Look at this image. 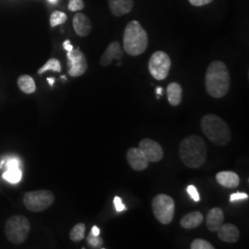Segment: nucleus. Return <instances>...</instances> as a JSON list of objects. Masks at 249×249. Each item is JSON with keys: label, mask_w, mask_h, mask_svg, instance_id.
<instances>
[{"label": "nucleus", "mask_w": 249, "mask_h": 249, "mask_svg": "<svg viewBox=\"0 0 249 249\" xmlns=\"http://www.w3.org/2000/svg\"><path fill=\"white\" fill-rule=\"evenodd\" d=\"M231 85V77L226 65L220 60L211 63L207 69L205 86L209 95L213 98H223Z\"/></svg>", "instance_id": "f257e3e1"}, {"label": "nucleus", "mask_w": 249, "mask_h": 249, "mask_svg": "<svg viewBox=\"0 0 249 249\" xmlns=\"http://www.w3.org/2000/svg\"><path fill=\"white\" fill-rule=\"evenodd\" d=\"M208 149L203 139L196 135L185 138L179 146V156L187 167L196 169L201 167L207 160Z\"/></svg>", "instance_id": "f03ea898"}, {"label": "nucleus", "mask_w": 249, "mask_h": 249, "mask_svg": "<svg viewBox=\"0 0 249 249\" xmlns=\"http://www.w3.org/2000/svg\"><path fill=\"white\" fill-rule=\"evenodd\" d=\"M201 129L206 137L217 146H224L230 142L231 129L226 122L220 116L209 114L202 117Z\"/></svg>", "instance_id": "7ed1b4c3"}, {"label": "nucleus", "mask_w": 249, "mask_h": 249, "mask_svg": "<svg viewBox=\"0 0 249 249\" xmlns=\"http://www.w3.org/2000/svg\"><path fill=\"white\" fill-rule=\"evenodd\" d=\"M124 52L137 56L144 53L149 45L147 32L137 20H131L125 26L123 38Z\"/></svg>", "instance_id": "20e7f679"}, {"label": "nucleus", "mask_w": 249, "mask_h": 249, "mask_svg": "<svg viewBox=\"0 0 249 249\" xmlns=\"http://www.w3.org/2000/svg\"><path fill=\"white\" fill-rule=\"evenodd\" d=\"M30 228V222L25 216L14 215L10 217L6 223V236L8 240L14 245L22 244L29 235Z\"/></svg>", "instance_id": "39448f33"}, {"label": "nucleus", "mask_w": 249, "mask_h": 249, "mask_svg": "<svg viewBox=\"0 0 249 249\" xmlns=\"http://www.w3.org/2000/svg\"><path fill=\"white\" fill-rule=\"evenodd\" d=\"M152 211L155 218L162 224L172 223L175 214V200L165 194H159L152 199Z\"/></svg>", "instance_id": "423d86ee"}, {"label": "nucleus", "mask_w": 249, "mask_h": 249, "mask_svg": "<svg viewBox=\"0 0 249 249\" xmlns=\"http://www.w3.org/2000/svg\"><path fill=\"white\" fill-rule=\"evenodd\" d=\"M54 201V196L49 190H36L25 194L23 202L27 209L34 213L43 212L51 207Z\"/></svg>", "instance_id": "0eeeda50"}, {"label": "nucleus", "mask_w": 249, "mask_h": 249, "mask_svg": "<svg viewBox=\"0 0 249 249\" xmlns=\"http://www.w3.org/2000/svg\"><path fill=\"white\" fill-rule=\"evenodd\" d=\"M172 66L169 55L162 51H157L151 55L149 61V71L157 80H165Z\"/></svg>", "instance_id": "6e6552de"}, {"label": "nucleus", "mask_w": 249, "mask_h": 249, "mask_svg": "<svg viewBox=\"0 0 249 249\" xmlns=\"http://www.w3.org/2000/svg\"><path fill=\"white\" fill-rule=\"evenodd\" d=\"M68 66L69 74L71 77H80L83 75L88 69V62L85 54L80 51L79 48L72 49L68 52Z\"/></svg>", "instance_id": "1a4fd4ad"}, {"label": "nucleus", "mask_w": 249, "mask_h": 249, "mask_svg": "<svg viewBox=\"0 0 249 249\" xmlns=\"http://www.w3.org/2000/svg\"><path fill=\"white\" fill-rule=\"evenodd\" d=\"M141 151L150 162H158L163 157V150L160 144L151 139H144L140 142Z\"/></svg>", "instance_id": "9d476101"}, {"label": "nucleus", "mask_w": 249, "mask_h": 249, "mask_svg": "<svg viewBox=\"0 0 249 249\" xmlns=\"http://www.w3.org/2000/svg\"><path fill=\"white\" fill-rule=\"evenodd\" d=\"M126 160L135 171H143L149 166L150 161L140 148H130L126 152Z\"/></svg>", "instance_id": "9b49d317"}, {"label": "nucleus", "mask_w": 249, "mask_h": 249, "mask_svg": "<svg viewBox=\"0 0 249 249\" xmlns=\"http://www.w3.org/2000/svg\"><path fill=\"white\" fill-rule=\"evenodd\" d=\"M124 56V52L119 45L118 42H112L110 45L107 46V50L103 53L100 63L103 67L109 66L114 59L120 60Z\"/></svg>", "instance_id": "f8f14e48"}, {"label": "nucleus", "mask_w": 249, "mask_h": 249, "mask_svg": "<svg viewBox=\"0 0 249 249\" xmlns=\"http://www.w3.org/2000/svg\"><path fill=\"white\" fill-rule=\"evenodd\" d=\"M218 237L225 243H235L240 237V231L232 223H223L217 230Z\"/></svg>", "instance_id": "ddd939ff"}, {"label": "nucleus", "mask_w": 249, "mask_h": 249, "mask_svg": "<svg viewBox=\"0 0 249 249\" xmlns=\"http://www.w3.org/2000/svg\"><path fill=\"white\" fill-rule=\"evenodd\" d=\"M73 28L75 33L80 37H86L91 32V22L88 16L82 13H78L73 18Z\"/></svg>", "instance_id": "4468645a"}, {"label": "nucleus", "mask_w": 249, "mask_h": 249, "mask_svg": "<svg viewBox=\"0 0 249 249\" xmlns=\"http://www.w3.org/2000/svg\"><path fill=\"white\" fill-rule=\"evenodd\" d=\"M224 222V214L220 208L212 209L206 217V225L209 231H217Z\"/></svg>", "instance_id": "2eb2a0df"}, {"label": "nucleus", "mask_w": 249, "mask_h": 249, "mask_svg": "<svg viewBox=\"0 0 249 249\" xmlns=\"http://www.w3.org/2000/svg\"><path fill=\"white\" fill-rule=\"evenodd\" d=\"M217 182L223 187L235 188L240 184V178L237 174L231 171H222L216 175Z\"/></svg>", "instance_id": "dca6fc26"}, {"label": "nucleus", "mask_w": 249, "mask_h": 249, "mask_svg": "<svg viewBox=\"0 0 249 249\" xmlns=\"http://www.w3.org/2000/svg\"><path fill=\"white\" fill-rule=\"evenodd\" d=\"M111 12L116 16L129 13L134 7L133 0H108Z\"/></svg>", "instance_id": "f3484780"}, {"label": "nucleus", "mask_w": 249, "mask_h": 249, "mask_svg": "<svg viewBox=\"0 0 249 249\" xmlns=\"http://www.w3.org/2000/svg\"><path fill=\"white\" fill-rule=\"evenodd\" d=\"M167 97L170 105L173 107H178L182 102V87L178 82H172L167 86Z\"/></svg>", "instance_id": "a211bd4d"}, {"label": "nucleus", "mask_w": 249, "mask_h": 249, "mask_svg": "<svg viewBox=\"0 0 249 249\" xmlns=\"http://www.w3.org/2000/svg\"><path fill=\"white\" fill-rule=\"evenodd\" d=\"M203 222V214L199 212H193L185 215L181 220V226L185 229H194Z\"/></svg>", "instance_id": "6ab92c4d"}, {"label": "nucleus", "mask_w": 249, "mask_h": 249, "mask_svg": "<svg viewBox=\"0 0 249 249\" xmlns=\"http://www.w3.org/2000/svg\"><path fill=\"white\" fill-rule=\"evenodd\" d=\"M18 86L20 90L27 94L34 93L36 90V82L29 75H22L18 79Z\"/></svg>", "instance_id": "aec40b11"}, {"label": "nucleus", "mask_w": 249, "mask_h": 249, "mask_svg": "<svg viewBox=\"0 0 249 249\" xmlns=\"http://www.w3.org/2000/svg\"><path fill=\"white\" fill-rule=\"evenodd\" d=\"M3 178L10 184H18L22 178V172L20 168L7 169V171L3 174Z\"/></svg>", "instance_id": "412c9836"}, {"label": "nucleus", "mask_w": 249, "mask_h": 249, "mask_svg": "<svg viewBox=\"0 0 249 249\" xmlns=\"http://www.w3.org/2000/svg\"><path fill=\"white\" fill-rule=\"evenodd\" d=\"M85 230L86 226L84 223H77L70 232V238L73 242H80L85 236Z\"/></svg>", "instance_id": "4be33fe9"}, {"label": "nucleus", "mask_w": 249, "mask_h": 249, "mask_svg": "<svg viewBox=\"0 0 249 249\" xmlns=\"http://www.w3.org/2000/svg\"><path fill=\"white\" fill-rule=\"evenodd\" d=\"M61 70H62V68H61V64L59 62V60L56 58H50L41 69H39L38 74L42 75L43 73H45L47 71L61 72Z\"/></svg>", "instance_id": "5701e85b"}, {"label": "nucleus", "mask_w": 249, "mask_h": 249, "mask_svg": "<svg viewBox=\"0 0 249 249\" xmlns=\"http://www.w3.org/2000/svg\"><path fill=\"white\" fill-rule=\"evenodd\" d=\"M67 19H68V17L64 12L55 10L50 16V25H51V27L60 25V24H63L64 22H66Z\"/></svg>", "instance_id": "b1692460"}, {"label": "nucleus", "mask_w": 249, "mask_h": 249, "mask_svg": "<svg viewBox=\"0 0 249 249\" xmlns=\"http://www.w3.org/2000/svg\"><path fill=\"white\" fill-rule=\"evenodd\" d=\"M6 165L7 169H13V168H20L21 165V160H19V158L16 156H10L6 158L5 160H2L1 164H0V168L3 167V165Z\"/></svg>", "instance_id": "393cba45"}, {"label": "nucleus", "mask_w": 249, "mask_h": 249, "mask_svg": "<svg viewBox=\"0 0 249 249\" xmlns=\"http://www.w3.org/2000/svg\"><path fill=\"white\" fill-rule=\"evenodd\" d=\"M87 243L91 249H103L104 241L100 237V235H94L91 231H89L87 237Z\"/></svg>", "instance_id": "a878e982"}, {"label": "nucleus", "mask_w": 249, "mask_h": 249, "mask_svg": "<svg viewBox=\"0 0 249 249\" xmlns=\"http://www.w3.org/2000/svg\"><path fill=\"white\" fill-rule=\"evenodd\" d=\"M191 249H214V247L204 239H195L190 245Z\"/></svg>", "instance_id": "bb28decb"}, {"label": "nucleus", "mask_w": 249, "mask_h": 249, "mask_svg": "<svg viewBox=\"0 0 249 249\" xmlns=\"http://www.w3.org/2000/svg\"><path fill=\"white\" fill-rule=\"evenodd\" d=\"M68 8L72 12L79 11L84 9V2L83 0H70Z\"/></svg>", "instance_id": "cd10ccee"}, {"label": "nucleus", "mask_w": 249, "mask_h": 249, "mask_svg": "<svg viewBox=\"0 0 249 249\" xmlns=\"http://www.w3.org/2000/svg\"><path fill=\"white\" fill-rule=\"evenodd\" d=\"M187 193L189 194V196H191V198L194 200V201H199V199H200V196H199V194H198V192H197V190H196V187L195 186H188L187 188Z\"/></svg>", "instance_id": "c85d7f7f"}, {"label": "nucleus", "mask_w": 249, "mask_h": 249, "mask_svg": "<svg viewBox=\"0 0 249 249\" xmlns=\"http://www.w3.org/2000/svg\"><path fill=\"white\" fill-rule=\"evenodd\" d=\"M249 195L247 193H243V192H237V193H233L230 196V202H234V201H238V200H244V199H248Z\"/></svg>", "instance_id": "c756f323"}, {"label": "nucleus", "mask_w": 249, "mask_h": 249, "mask_svg": "<svg viewBox=\"0 0 249 249\" xmlns=\"http://www.w3.org/2000/svg\"><path fill=\"white\" fill-rule=\"evenodd\" d=\"M114 204H115L116 211L117 213H121V212H123V211L125 210V206L123 204L122 199H121V197H119V196H115V198H114Z\"/></svg>", "instance_id": "7c9ffc66"}, {"label": "nucleus", "mask_w": 249, "mask_h": 249, "mask_svg": "<svg viewBox=\"0 0 249 249\" xmlns=\"http://www.w3.org/2000/svg\"><path fill=\"white\" fill-rule=\"evenodd\" d=\"M189 3L192 5V6H195V7H202L205 5H208L210 3H212L213 0H188Z\"/></svg>", "instance_id": "2f4dec72"}, {"label": "nucleus", "mask_w": 249, "mask_h": 249, "mask_svg": "<svg viewBox=\"0 0 249 249\" xmlns=\"http://www.w3.org/2000/svg\"><path fill=\"white\" fill-rule=\"evenodd\" d=\"M63 47H64L65 50H67V52H70V51H71L72 49H73V46H72L70 40H67V41L64 42Z\"/></svg>", "instance_id": "473e14b6"}, {"label": "nucleus", "mask_w": 249, "mask_h": 249, "mask_svg": "<svg viewBox=\"0 0 249 249\" xmlns=\"http://www.w3.org/2000/svg\"><path fill=\"white\" fill-rule=\"evenodd\" d=\"M90 231L92 232V234H94V235H100V228H99L98 226H93L92 228H91V230Z\"/></svg>", "instance_id": "72a5a7b5"}, {"label": "nucleus", "mask_w": 249, "mask_h": 249, "mask_svg": "<svg viewBox=\"0 0 249 249\" xmlns=\"http://www.w3.org/2000/svg\"><path fill=\"white\" fill-rule=\"evenodd\" d=\"M47 81L49 82L50 86H53V83H54V79H53V78H48V79H47Z\"/></svg>", "instance_id": "f704fd0d"}, {"label": "nucleus", "mask_w": 249, "mask_h": 249, "mask_svg": "<svg viewBox=\"0 0 249 249\" xmlns=\"http://www.w3.org/2000/svg\"><path fill=\"white\" fill-rule=\"evenodd\" d=\"M156 93H157L158 95H161V93H162V88H161V87H158V88L156 89Z\"/></svg>", "instance_id": "c9c22d12"}, {"label": "nucleus", "mask_w": 249, "mask_h": 249, "mask_svg": "<svg viewBox=\"0 0 249 249\" xmlns=\"http://www.w3.org/2000/svg\"><path fill=\"white\" fill-rule=\"evenodd\" d=\"M49 2H51V3H53V4H54V3H56V2H57V0H49Z\"/></svg>", "instance_id": "e433bc0d"}]
</instances>
